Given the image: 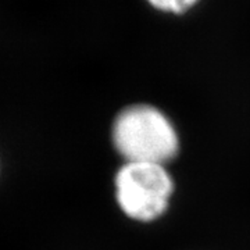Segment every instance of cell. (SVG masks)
Instances as JSON below:
<instances>
[{"label": "cell", "mask_w": 250, "mask_h": 250, "mask_svg": "<svg viewBox=\"0 0 250 250\" xmlns=\"http://www.w3.org/2000/svg\"><path fill=\"white\" fill-rule=\"evenodd\" d=\"M111 143L124 163L167 164L179 152V135L170 117L152 104H131L114 117Z\"/></svg>", "instance_id": "obj_1"}, {"label": "cell", "mask_w": 250, "mask_h": 250, "mask_svg": "<svg viewBox=\"0 0 250 250\" xmlns=\"http://www.w3.org/2000/svg\"><path fill=\"white\" fill-rule=\"evenodd\" d=\"M146 1L152 4L154 9L164 11V13L181 14L192 9L199 0H146Z\"/></svg>", "instance_id": "obj_3"}, {"label": "cell", "mask_w": 250, "mask_h": 250, "mask_svg": "<svg viewBox=\"0 0 250 250\" xmlns=\"http://www.w3.org/2000/svg\"><path fill=\"white\" fill-rule=\"evenodd\" d=\"M174 188L164 164L124 163L114 175L117 205L136 223H153L166 214Z\"/></svg>", "instance_id": "obj_2"}]
</instances>
